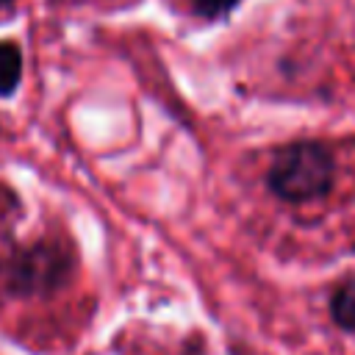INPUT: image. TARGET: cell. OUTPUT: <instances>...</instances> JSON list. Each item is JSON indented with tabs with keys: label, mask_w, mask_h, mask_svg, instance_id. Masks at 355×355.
I'll return each instance as SVG.
<instances>
[{
	"label": "cell",
	"mask_w": 355,
	"mask_h": 355,
	"mask_svg": "<svg viewBox=\"0 0 355 355\" xmlns=\"http://www.w3.org/2000/svg\"><path fill=\"white\" fill-rule=\"evenodd\" d=\"M11 3H14V0H0V6H11Z\"/></svg>",
	"instance_id": "6"
},
{
	"label": "cell",
	"mask_w": 355,
	"mask_h": 355,
	"mask_svg": "<svg viewBox=\"0 0 355 355\" xmlns=\"http://www.w3.org/2000/svg\"><path fill=\"white\" fill-rule=\"evenodd\" d=\"M241 0H194V11L202 19H219L225 14H230Z\"/></svg>",
	"instance_id": "5"
},
{
	"label": "cell",
	"mask_w": 355,
	"mask_h": 355,
	"mask_svg": "<svg viewBox=\"0 0 355 355\" xmlns=\"http://www.w3.org/2000/svg\"><path fill=\"white\" fill-rule=\"evenodd\" d=\"M330 316L338 327L355 333V277L344 280L330 297Z\"/></svg>",
	"instance_id": "4"
},
{
	"label": "cell",
	"mask_w": 355,
	"mask_h": 355,
	"mask_svg": "<svg viewBox=\"0 0 355 355\" xmlns=\"http://www.w3.org/2000/svg\"><path fill=\"white\" fill-rule=\"evenodd\" d=\"M22 78V53L14 42H0V97H11Z\"/></svg>",
	"instance_id": "3"
},
{
	"label": "cell",
	"mask_w": 355,
	"mask_h": 355,
	"mask_svg": "<svg viewBox=\"0 0 355 355\" xmlns=\"http://www.w3.org/2000/svg\"><path fill=\"white\" fill-rule=\"evenodd\" d=\"M78 258L64 239H36L3 263V288L14 300H53L75 280Z\"/></svg>",
	"instance_id": "1"
},
{
	"label": "cell",
	"mask_w": 355,
	"mask_h": 355,
	"mask_svg": "<svg viewBox=\"0 0 355 355\" xmlns=\"http://www.w3.org/2000/svg\"><path fill=\"white\" fill-rule=\"evenodd\" d=\"M336 183L333 153L313 139H300L280 147L269 164L266 186L269 191L291 205H305L324 200Z\"/></svg>",
	"instance_id": "2"
}]
</instances>
